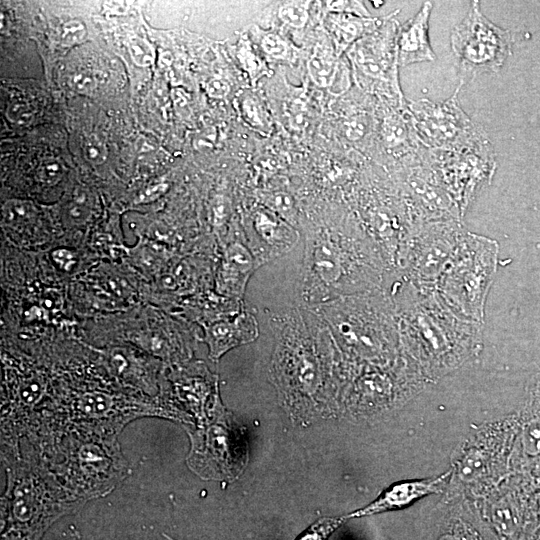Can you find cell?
I'll return each instance as SVG.
<instances>
[{
	"label": "cell",
	"instance_id": "cell-9",
	"mask_svg": "<svg viewBox=\"0 0 540 540\" xmlns=\"http://www.w3.org/2000/svg\"><path fill=\"white\" fill-rule=\"evenodd\" d=\"M345 521H347L345 516L322 518L302 533L297 540H327L329 535Z\"/></svg>",
	"mask_w": 540,
	"mask_h": 540
},
{
	"label": "cell",
	"instance_id": "cell-4",
	"mask_svg": "<svg viewBox=\"0 0 540 540\" xmlns=\"http://www.w3.org/2000/svg\"><path fill=\"white\" fill-rule=\"evenodd\" d=\"M432 3L425 2L418 13L399 30L397 38L398 63L401 66L434 61L429 41V17Z\"/></svg>",
	"mask_w": 540,
	"mask_h": 540
},
{
	"label": "cell",
	"instance_id": "cell-5",
	"mask_svg": "<svg viewBox=\"0 0 540 540\" xmlns=\"http://www.w3.org/2000/svg\"><path fill=\"white\" fill-rule=\"evenodd\" d=\"M352 54L353 61L362 74L372 79L388 82L400 92L396 68L398 53L395 51V44L379 53L367 45L366 41H361L355 46Z\"/></svg>",
	"mask_w": 540,
	"mask_h": 540
},
{
	"label": "cell",
	"instance_id": "cell-19",
	"mask_svg": "<svg viewBox=\"0 0 540 540\" xmlns=\"http://www.w3.org/2000/svg\"><path fill=\"white\" fill-rule=\"evenodd\" d=\"M6 115L10 121L18 124L28 123L33 116L29 105L22 101L11 102L7 107Z\"/></svg>",
	"mask_w": 540,
	"mask_h": 540
},
{
	"label": "cell",
	"instance_id": "cell-2",
	"mask_svg": "<svg viewBox=\"0 0 540 540\" xmlns=\"http://www.w3.org/2000/svg\"><path fill=\"white\" fill-rule=\"evenodd\" d=\"M457 92L443 103L421 99L411 104L417 135L425 145L436 150L464 151L488 142L460 108Z\"/></svg>",
	"mask_w": 540,
	"mask_h": 540
},
{
	"label": "cell",
	"instance_id": "cell-8",
	"mask_svg": "<svg viewBox=\"0 0 540 540\" xmlns=\"http://www.w3.org/2000/svg\"><path fill=\"white\" fill-rule=\"evenodd\" d=\"M309 72L316 84L322 87H332L337 79L339 65L335 59L323 51H316L310 58Z\"/></svg>",
	"mask_w": 540,
	"mask_h": 540
},
{
	"label": "cell",
	"instance_id": "cell-14",
	"mask_svg": "<svg viewBox=\"0 0 540 540\" xmlns=\"http://www.w3.org/2000/svg\"><path fill=\"white\" fill-rule=\"evenodd\" d=\"M60 36L63 45L72 46L86 38L87 29L81 21L70 20L62 26Z\"/></svg>",
	"mask_w": 540,
	"mask_h": 540
},
{
	"label": "cell",
	"instance_id": "cell-23",
	"mask_svg": "<svg viewBox=\"0 0 540 540\" xmlns=\"http://www.w3.org/2000/svg\"><path fill=\"white\" fill-rule=\"evenodd\" d=\"M167 190V185L164 183L156 184L148 187L137 197L136 202L138 203H147L154 201L160 195H162Z\"/></svg>",
	"mask_w": 540,
	"mask_h": 540
},
{
	"label": "cell",
	"instance_id": "cell-12",
	"mask_svg": "<svg viewBox=\"0 0 540 540\" xmlns=\"http://www.w3.org/2000/svg\"><path fill=\"white\" fill-rule=\"evenodd\" d=\"M35 214L32 203L22 200H10L3 209V215L7 222L23 223L30 220Z\"/></svg>",
	"mask_w": 540,
	"mask_h": 540
},
{
	"label": "cell",
	"instance_id": "cell-13",
	"mask_svg": "<svg viewBox=\"0 0 540 540\" xmlns=\"http://www.w3.org/2000/svg\"><path fill=\"white\" fill-rule=\"evenodd\" d=\"M279 17L285 24L301 28L308 20V11L301 4L288 3L280 7Z\"/></svg>",
	"mask_w": 540,
	"mask_h": 540
},
{
	"label": "cell",
	"instance_id": "cell-25",
	"mask_svg": "<svg viewBox=\"0 0 540 540\" xmlns=\"http://www.w3.org/2000/svg\"><path fill=\"white\" fill-rule=\"evenodd\" d=\"M537 540H540V537Z\"/></svg>",
	"mask_w": 540,
	"mask_h": 540
},
{
	"label": "cell",
	"instance_id": "cell-7",
	"mask_svg": "<svg viewBox=\"0 0 540 540\" xmlns=\"http://www.w3.org/2000/svg\"><path fill=\"white\" fill-rule=\"evenodd\" d=\"M531 401L521 430L522 451L526 458H540V379L535 381Z\"/></svg>",
	"mask_w": 540,
	"mask_h": 540
},
{
	"label": "cell",
	"instance_id": "cell-24",
	"mask_svg": "<svg viewBox=\"0 0 540 540\" xmlns=\"http://www.w3.org/2000/svg\"><path fill=\"white\" fill-rule=\"evenodd\" d=\"M207 93L214 98H223L229 92V85L222 79H212L207 83Z\"/></svg>",
	"mask_w": 540,
	"mask_h": 540
},
{
	"label": "cell",
	"instance_id": "cell-1",
	"mask_svg": "<svg viewBox=\"0 0 540 540\" xmlns=\"http://www.w3.org/2000/svg\"><path fill=\"white\" fill-rule=\"evenodd\" d=\"M512 37L481 12L472 1L468 14L451 32L461 84L482 73L497 72L511 53Z\"/></svg>",
	"mask_w": 540,
	"mask_h": 540
},
{
	"label": "cell",
	"instance_id": "cell-11",
	"mask_svg": "<svg viewBox=\"0 0 540 540\" xmlns=\"http://www.w3.org/2000/svg\"><path fill=\"white\" fill-rule=\"evenodd\" d=\"M64 164L57 158H48L40 162L36 169L37 179L45 185H54L65 173Z\"/></svg>",
	"mask_w": 540,
	"mask_h": 540
},
{
	"label": "cell",
	"instance_id": "cell-18",
	"mask_svg": "<svg viewBox=\"0 0 540 540\" xmlns=\"http://www.w3.org/2000/svg\"><path fill=\"white\" fill-rule=\"evenodd\" d=\"M264 51L274 58L283 59L287 54L286 42L276 34H267L262 40Z\"/></svg>",
	"mask_w": 540,
	"mask_h": 540
},
{
	"label": "cell",
	"instance_id": "cell-21",
	"mask_svg": "<svg viewBox=\"0 0 540 540\" xmlns=\"http://www.w3.org/2000/svg\"><path fill=\"white\" fill-rule=\"evenodd\" d=\"M345 135L351 141H356L363 137L366 131V124L360 118L352 119L345 123Z\"/></svg>",
	"mask_w": 540,
	"mask_h": 540
},
{
	"label": "cell",
	"instance_id": "cell-16",
	"mask_svg": "<svg viewBox=\"0 0 540 540\" xmlns=\"http://www.w3.org/2000/svg\"><path fill=\"white\" fill-rule=\"evenodd\" d=\"M336 27L340 40L347 45L361 35L366 26L360 20L346 18L338 21Z\"/></svg>",
	"mask_w": 540,
	"mask_h": 540
},
{
	"label": "cell",
	"instance_id": "cell-22",
	"mask_svg": "<svg viewBox=\"0 0 540 540\" xmlns=\"http://www.w3.org/2000/svg\"><path fill=\"white\" fill-rule=\"evenodd\" d=\"M55 263L63 270H70L76 260L73 253L66 249H57L52 253Z\"/></svg>",
	"mask_w": 540,
	"mask_h": 540
},
{
	"label": "cell",
	"instance_id": "cell-6",
	"mask_svg": "<svg viewBox=\"0 0 540 540\" xmlns=\"http://www.w3.org/2000/svg\"><path fill=\"white\" fill-rule=\"evenodd\" d=\"M257 334V326L252 316L244 314L234 322L218 323L207 330L206 340L210 356L218 358L228 349L252 341Z\"/></svg>",
	"mask_w": 540,
	"mask_h": 540
},
{
	"label": "cell",
	"instance_id": "cell-20",
	"mask_svg": "<svg viewBox=\"0 0 540 540\" xmlns=\"http://www.w3.org/2000/svg\"><path fill=\"white\" fill-rule=\"evenodd\" d=\"M72 88L79 93H91L97 85L94 75L89 71H80L71 78Z\"/></svg>",
	"mask_w": 540,
	"mask_h": 540
},
{
	"label": "cell",
	"instance_id": "cell-17",
	"mask_svg": "<svg viewBox=\"0 0 540 540\" xmlns=\"http://www.w3.org/2000/svg\"><path fill=\"white\" fill-rule=\"evenodd\" d=\"M85 158L93 164H101L106 160V146L97 137H88L83 145Z\"/></svg>",
	"mask_w": 540,
	"mask_h": 540
},
{
	"label": "cell",
	"instance_id": "cell-10",
	"mask_svg": "<svg viewBox=\"0 0 540 540\" xmlns=\"http://www.w3.org/2000/svg\"><path fill=\"white\" fill-rule=\"evenodd\" d=\"M128 50L133 62L138 66H150L155 60L154 48L143 38L133 37L130 39L128 42Z\"/></svg>",
	"mask_w": 540,
	"mask_h": 540
},
{
	"label": "cell",
	"instance_id": "cell-3",
	"mask_svg": "<svg viewBox=\"0 0 540 540\" xmlns=\"http://www.w3.org/2000/svg\"><path fill=\"white\" fill-rule=\"evenodd\" d=\"M448 475L449 473H444L434 479L404 481L394 484L375 501L346 515L345 518L348 520L407 507L424 496L437 493Z\"/></svg>",
	"mask_w": 540,
	"mask_h": 540
},
{
	"label": "cell",
	"instance_id": "cell-15",
	"mask_svg": "<svg viewBox=\"0 0 540 540\" xmlns=\"http://www.w3.org/2000/svg\"><path fill=\"white\" fill-rule=\"evenodd\" d=\"M438 540H485L471 525L459 521L454 523Z\"/></svg>",
	"mask_w": 540,
	"mask_h": 540
}]
</instances>
